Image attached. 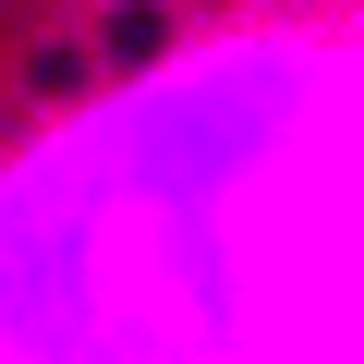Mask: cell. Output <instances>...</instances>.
<instances>
[{
    "mask_svg": "<svg viewBox=\"0 0 364 364\" xmlns=\"http://www.w3.org/2000/svg\"><path fill=\"white\" fill-rule=\"evenodd\" d=\"M0 364H352V0H0Z\"/></svg>",
    "mask_w": 364,
    "mask_h": 364,
    "instance_id": "cell-1",
    "label": "cell"
}]
</instances>
